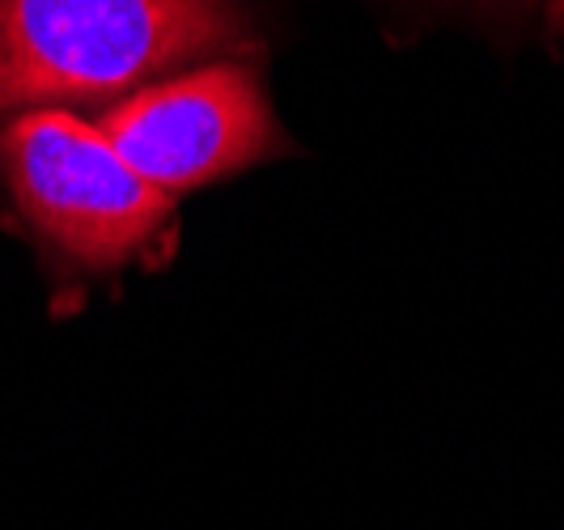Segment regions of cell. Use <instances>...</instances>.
<instances>
[{
	"mask_svg": "<svg viewBox=\"0 0 564 530\" xmlns=\"http://www.w3.org/2000/svg\"><path fill=\"white\" fill-rule=\"evenodd\" d=\"M251 52L234 0H0V115L102 102L192 60Z\"/></svg>",
	"mask_w": 564,
	"mask_h": 530,
	"instance_id": "cell-1",
	"label": "cell"
},
{
	"mask_svg": "<svg viewBox=\"0 0 564 530\" xmlns=\"http://www.w3.org/2000/svg\"><path fill=\"white\" fill-rule=\"evenodd\" d=\"M0 174L26 221L89 268L123 263L170 217V196L119 158L102 128L59 107H34L4 123Z\"/></svg>",
	"mask_w": 564,
	"mask_h": 530,
	"instance_id": "cell-2",
	"label": "cell"
},
{
	"mask_svg": "<svg viewBox=\"0 0 564 530\" xmlns=\"http://www.w3.org/2000/svg\"><path fill=\"white\" fill-rule=\"evenodd\" d=\"M119 158L162 196H178L289 149L251 64L217 60L153 82L98 119Z\"/></svg>",
	"mask_w": 564,
	"mask_h": 530,
	"instance_id": "cell-3",
	"label": "cell"
},
{
	"mask_svg": "<svg viewBox=\"0 0 564 530\" xmlns=\"http://www.w3.org/2000/svg\"><path fill=\"white\" fill-rule=\"evenodd\" d=\"M552 26L564 30V0H552Z\"/></svg>",
	"mask_w": 564,
	"mask_h": 530,
	"instance_id": "cell-4",
	"label": "cell"
}]
</instances>
